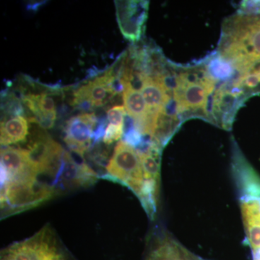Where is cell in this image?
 Segmentation results:
<instances>
[{"mask_svg": "<svg viewBox=\"0 0 260 260\" xmlns=\"http://www.w3.org/2000/svg\"><path fill=\"white\" fill-rule=\"evenodd\" d=\"M204 68L210 78L216 83L220 81L229 82L234 78L237 70L232 61L218 52L205 61Z\"/></svg>", "mask_w": 260, "mask_h": 260, "instance_id": "19", "label": "cell"}, {"mask_svg": "<svg viewBox=\"0 0 260 260\" xmlns=\"http://www.w3.org/2000/svg\"><path fill=\"white\" fill-rule=\"evenodd\" d=\"M116 19L125 39L139 42L148 18V1H115Z\"/></svg>", "mask_w": 260, "mask_h": 260, "instance_id": "8", "label": "cell"}, {"mask_svg": "<svg viewBox=\"0 0 260 260\" xmlns=\"http://www.w3.org/2000/svg\"><path fill=\"white\" fill-rule=\"evenodd\" d=\"M241 209L246 237L253 251L260 249V203L259 200H244Z\"/></svg>", "mask_w": 260, "mask_h": 260, "instance_id": "15", "label": "cell"}, {"mask_svg": "<svg viewBox=\"0 0 260 260\" xmlns=\"http://www.w3.org/2000/svg\"><path fill=\"white\" fill-rule=\"evenodd\" d=\"M1 260H67L55 242L44 233L28 240L10 246L3 251Z\"/></svg>", "mask_w": 260, "mask_h": 260, "instance_id": "7", "label": "cell"}, {"mask_svg": "<svg viewBox=\"0 0 260 260\" xmlns=\"http://www.w3.org/2000/svg\"><path fill=\"white\" fill-rule=\"evenodd\" d=\"M182 122V119L178 112L177 103L172 97L154 115L150 135L152 140L160 148H164L177 133Z\"/></svg>", "mask_w": 260, "mask_h": 260, "instance_id": "11", "label": "cell"}, {"mask_svg": "<svg viewBox=\"0 0 260 260\" xmlns=\"http://www.w3.org/2000/svg\"><path fill=\"white\" fill-rule=\"evenodd\" d=\"M204 67L176 68V85L173 97L183 121L200 118L212 122L208 104L216 85Z\"/></svg>", "mask_w": 260, "mask_h": 260, "instance_id": "2", "label": "cell"}, {"mask_svg": "<svg viewBox=\"0 0 260 260\" xmlns=\"http://www.w3.org/2000/svg\"><path fill=\"white\" fill-rule=\"evenodd\" d=\"M97 122L98 117L93 113H83L67 121L64 140L72 153L84 157V153L93 143Z\"/></svg>", "mask_w": 260, "mask_h": 260, "instance_id": "10", "label": "cell"}, {"mask_svg": "<svg viewBox=\"0 0 260 260\" xmlns=\"http://www.w3.org/2000/svg\"><path fill=\"white\" fill-rule=\"evenodd\" d=\"M239 13L240 15H260V1H242L239 6Z\"/></svg>", "mask_w": 260, "mask_h": 260, "instance_id": "23", "label": "cell"}, {"mask_svg": "<svg viewBox=\"0 0 260 260\" xmlns=\"http://www.w3.org/2000/svg\"><path fill=\"white\" fill-rule=\"evenodd\" d=\"M145 260H205L193 254L174 239L166 238L148 253Z\"/></svg>", "mask_w": 260, "mask_h": 260, "instance_id": "17", "label": "cell"}, {"mask_svg": "<svg viewBox=\"0 0 260 260\" xmlns=\"http://www.w3.org/2000/svg\"><path fill=\"white\" fill-rule=\"evenodd\" d=\"M126 114L125 107L115 106L107 112V119L109 124L124 129V119Z\"/></svg>", "mask_w": 260, "mask_h": 260, "instance_id": "21", "label": "cell"}, {"mask_svg": "<svg viewBox=\"0 0 260 260\" xmlns=\"http://www.w3.org/2000/svg\"><path fill=\"white\" fill-rule=\"evenodd\" d=\"M218 53L240 75L250 73L260 61V16L238 14L225 20Z\"/></svg>", "mask_w": 260, "mask_h": 260, "instance_id": "1", "label": "cell"}, {"mask_svg": "<svg viewBox=\"0 0 260 260\" xmlns=\"http://www.w3.org/2000/svg\"><path fill=\"white\" fill-rule=\"evenodd\" d=\"M140 90L153 116L173 97L153 77L142 75Z\"/></svg>", "mask_w": 260, "mask_h": 260, "instance_id": "16", "label": "cell"}, {"mask_svg": "<svg viewBox=\"0 0 260 260\" xmlns=\"http://www.w3.org/2000/svg\"><path fill=\"white\" fill-rule=\"evenodd\" d=\"M57 193L55 188L39 181L34 174L13 178L1 186L2 208H6L8 213L23 211L50 200Z\"/></svg>", "mask_w": 260, "mask_h": 260, "instance_id": "3", "label": "cell"}, {"mask_svg": "<svg viewBox=\"0 0 260 260\" xmlns=\"http://www.w3.org/2000/svg\"><path fill=\"white\" fill-rule=\"evenodd\" d=\"M107 171L103 177L124 184L138 196L145 178L139 155L133 147L119 141L108 162Z\"/></svg>", "mask_w": 260, "mask_h": 260, "instance_id": "4", "label": "cell"}, {"mask_svg": "<svg viewBox=\"0 0 260 260\" xmlns=\"http://www.w3.org/2000/svg\"><path fill=\"white\" fill-rule=\"evenodd\" d=\"M28 119L24 116H16L1 122V145L21 143L26 140L28 134Z\"/></svg>", "mask_w": 260, "mask_h": 260, "instance_id": "18", "label": "cell"}, {"mask_svg": "<svg viewBox=\"0 0 260 260\" xmlns=\"http://www.w3.org/2000/svg\"><path fill=\"white\" fill-rule=\"evenodd\" d=\"M234 145L233 170L242 194L241 200L260 201V178L248 164L237 143H234Z\"/></svg>", "mask_w": 260, "mask_h": 260, "instance_id": "12", "label": "cell"}, {"mask_svg": "<svg viewBox=\"0 0 260 260\" xmlns=\"http://www.w3.org/2000/svg\"><path fill=\"white\" fill-rule=\"evenodd\" d=\"M45 3V2H36V3H30L27 6V9L28 10H31V11H37L40 7H42L43 5Z\"/></svg>", "mask_w": 260, "mask_h": 260, "instance_id": "25", "label": "cell"}, {"mask_svg": "<svg viewBox=\"0 0 260 260\" xmlns=\"http://www.w3.org/2000/svg\"><path fill=\"white\" fill-rule=\"evenodd\" d=\"M2 113L4 116V120L8 118L23 116L25 114V109L19 95L14 93H10L8 90L2 91Z\"/></svg>", "mask_w": 260, "mask_h": 260, "instance_id": "20", "label": "cell"}, {"mask_svg": "<svg viewBox=\"0 0 260 260\" xmlns=\"http://www.w3.org/2000/svg\"><path fill=\"white\" fill-rule=\"evenodd\" d=\"M244 96V89L237 80L224 83L215 90L212 98V122L225 129H230Z\"/></svg>", "mask_w": 260, "mask_h": 260, "instance_id": "6", "label": "cell"}, {"mask_svg": "<svg viewBox=\"0 0 260 260\" xmlns=\"http://www.w3.org/2000/svg\"><path fill=\"white\" fill-rule=\"evenodd\" d=\"M107 123V117H106L105 116H102V117L98 118L97 124L93 131L92 146H95V145L99 144L101 140L104 139L106 130H107L108 126Z\"/></svg>", "mask_w": 260, "mask_h": 260, "instance_id": "22", "label": "cell"}, {"mask_svg": "<svg viewBox=\"0 0 260 260\" xmlns=\"http://www.w3.org/2000/svg\"><path fill=\"white\" fill-rule=\"evenodd\" d=\"M1 174L6 177L7 182L15 177L28 174L36 175L30 167L28 150L13 147L2 148Z\"/></svg>", "mask_w": 260, "mask_h": 260, "instance_id": "14", "label": "cell"}, {"mask_svg": "<svg viewBox=\"0 0 260 260\" xmlns=\"http://www.w3.org/2000/svg\"><path fill=\"white\" fill-rule=\"evenodd\" d=\"M97 174L88 164L78 162L69 152L64 151L60 167L53 182V187L59 189L85 187L94 184Z\"/></svg>", "mask_w": 260, "mask_h": 260, "instance_id": "9", "label": "cell"}, {"mask_svg": "<svg viewBox=\"0 0 260 260\" xmlns=\"http://www.w3.org/2000/svg\"><path fill=\"white\" fill-rule=\"evenodd\" d=\"M112 79V75L109 72H104V74L90 80L88 83L84 84L73 93V106L83 101H89L94 107H102L108 102V94H110L109 85ZM110 95H111L110 94Z\"/></svg>", "mask_w": 260, "mask_h": 260, "instance_id": "13", "label": "cell"}, {"mask_svg": "<svg viewBox=\"0 0 260 260\" xmlns=\"http://www.w3.org/2000/svg\"><path fill=\"white\" fill-rule=\"evenodd\" d=\"M123 133H124V129L109 124L107 130H106L104 139H103L104 143L107 145L112 144L114 142L118 141L120 139Z\"/></svg>", "mask_w": 260, "mask_h": 260, "instance_id": "24", "label": "cell"}, {"mask_svg": "<svg viewBox=\"0 0 260 260\" xmlns=\"http://www.w3.org/2000/svg\"><path fill=\"white\" fill-rule=\"evenodd\" d=\"M28 155L32 172L49 176L53 182L60 167L65 150L47 135H39L28 145Z\"/></svg>", "mask_w": 260, "mask_h": 260, "instance_id": "5", "label": "cell"}]
</instances>
